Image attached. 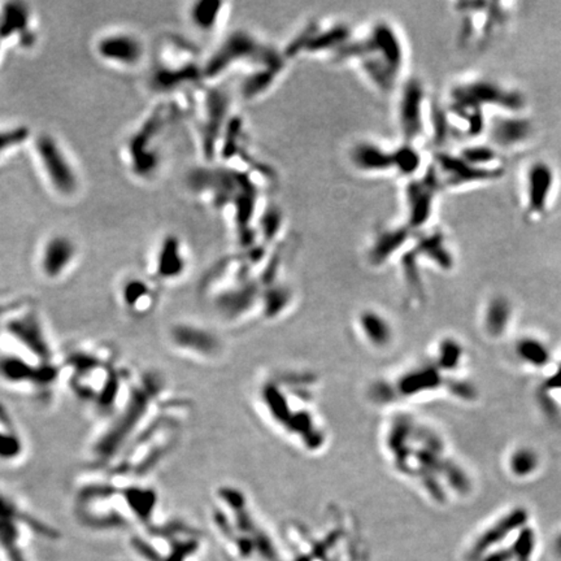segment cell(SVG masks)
<instances>
[{
  "label": "cell",
  "instance_id": "obj_1",
  "mask_svg": "<svg viewBox=\"0 0 561 561\" xmlns=\"http://www.w3.org/2000/svg\"><path fill=\"white\" fill-rule=\"evenodd\" d=\"M378 449L394 477L437 506L449 503L452 495L467 497L473 489L446 437L414 410L387 411L378 431Z\"/></svg>",
  "mask_w": 561,
  "mask_h": 561
},
{
  "label": "cell",
  "instance_id": "obj_2",
  "mask_svg": "<svg viewBox=\"0 0 561 561\" xmlns=\"http://www.w3.org/2000/svg\"><path fill=\"white\" fill-rule=\"evenodd\" d=\"M321 378L300 368H273L253 385V410L280 440L306 455L329 447L331 433L322 408Z\"/></svg>",
  "mask_w": 561,
  "mask_h": 561
},
{
  "label": "cell",
  "instance_id": "obj_3",
  "mask_svg": "<svg viewBox=\"0 0 561 561\" xmlns=\"http://www.w3.org/2000/svg\"><path fill=\"white\" fill-rule=\"evenodd\" d=\"M464 361L462 343L452 336L441 337L416 357L373 380L366 395L386 412L414 410V405L442 396L476 402L479 389L461 375Z\"/></svg>",
  "mask_w": 561,
  "mask_h": 561
},
{
  "label": "cell",
  "instance_id": "obj_4",
  "mask_svg": "<svg viewBox=\"0 0 561 561\" xmlns=\"http://www.w3.org/2000/svg\"><path fill=\"white\" fill-rule=\"evenodd\" d=\"M160 497L148 481L89 471L71 498L74 520L94 533L142 529L157 520Z\"/></svg>",
  "mask_w": 561,
  "mask_h": 561
},
{
  "label": "cell",
  "instance_id": "obj_5",
  "mask_svg": "<svg viewBox=\"0 0 561 561\" xmlns=\"http://www.w3.org/2000/svg\"><path fill=\"white\" fill-rule=\"evenodd\" d=\"M62 385L90 408L98 420L109 419L129 391L136 369L122 363L112 343H74L59 357Z\"/></svg>",
  "mask_w": 561,
  "mask_h": 561
},
{
  "label": "cell",
  "instance_id": "obj_6",
  "mask_svg": "<svg viewBox=\"0 0 561 561\" xmlns=\"http://www.w3.org/2000/svg\"><path fill=\"white\" fill-rule=\"evenodd\" d=\"M168 381L159 369L134 372L124 401L89 442L86 462L89 471L110 467L133 441L150 425L171 395Z\"/></svg>",
  "mask_w": 561,
  "mask_h": 561
},
{
  "label": "cell",
  "instance_id": "obj_7",
  "mask_svg": "<svg viewBox=\"0 0 561 561\" xmlns=\"http://www.w3.org/2000/svg\"><path fill=\"white\" fill-rule=\"evenodd\" d=\"M408 49L401 29L386 19L373 21L347 44L336 62L350 65L373 90L382 95L395 94L405 79Z\"/></svg>",
  "mask_w": 561,
  "mask_h": 561
},
{
  "label": "cell",
  "instance_id": "obj_8",
  "mask_svg": "<svg viewBox=\"0 0 561 561\" xmlns=\"http://www.w3.org/2000/svg\"><path fill=\"white\" fill-rule=\"evenodd\" d=\"M191 403L186 396L169 395L157 416L113 462L107 473L134 481H147L175 452L184 434Z\"/></svg>",
  "mask_w": 561,
  "mask_h": 561
},
{
  "label": "cell",
  "instance_id": "obj_9",
  "mask_svg": "<svg viewBox=\"0 0 561 561\" xmlns=\"http://www.w3.org/2000/svg\"><path fill=\"white\" fill-rule=\"evenodd\" d=\"M37 538L52 542L61 538V533L0 485V559L31 561L28 548Z\"/></svg>",
  "mask_w": 561,
  "mask_h": 561
},
{
  "label": "cell",
  "instance_id": "obj_10",
  "mask_svg": "<svg viewBox=\"0 0 561 561\" xmlns=\"http://www.w3.org/2000/svg\"><path fill=\"white\" fill-rule=\"evenodd\" d=\"M130 550L140 561H190L201 550L198 529L180 518L134 530Z\"/></svg>",
  "mask_w": 561,
  "mask_h": 561
},
{
  "label": "cell",
  "instance_id": "obj_11",
  "mask_svg": "<svg viewBox=\"0 0 561 561\" xmlns=\"http://www.w3.org/2000/svg\"><path fill=\"white\" fill-rule=\"evenodd\" d=\"M482 110L486 116L494 113L528 112L529 101L518 86L483 74H471L453 82L449 100Z\"/></svg>",
  "mask_w": 561,
  "mask_h": 561
},
{
  "label": "cell",
  "instance_id": "obj_12",
  "mask_svg": "<svg viewBox=\"0 0 561 561\" xmlns=\"http://www.w3.org/2000/svg\"><path fill=\"white\" fill-rule=\"evenodd\" d=\"M518 187L522 220L538 225L554 210L560 187L559 171L547 157H529L518 172Z\"/></svg>",
  "mask_w": 561,
  "mask_h": 561
},
{
  "label": "cell",
  "instance_id": "obj_13",
  "mask_svg": "<svg viewBox=\"0 0 561 561\" xmlns=\"http://www.w3.org/2000/svg\"><path fill=\"white\" fill-rule=\"evenodd\" d=\"M395 121L402 142L420 147L431 140L433 109L425 83L419 77H405L396 89Z\"/></svg>",
  "mask_w": 561,
  "mask_h": 561
},
{
  "label": "cell",
  "instance_id": "obj_14",
  "mask_svg": "<svg viewBox=\"0 0 561 561\" xmlns=\"http://www.w3.org/2000/svg\"><path fill=\"white\" fill-rule=\"evenodd\" d=\"M354 35V29L343 21L312 20L282 50L290 62L297 61L300 56H313L336 62Z\"/></svg>",
  "mask_w": 561,
  "mask_h": 561
},
{
  "label": "cell",
  "instance_id": "obj_15",
  "mask_svg": "<svg viewBox=\"0 0 561 561\" xmlns=\"http://www.w3.org/2000/svg\"><path fill=\"white\" fill-rule=\"evenodd\" d=\"M513 3H455L453 11L461 16L459 43L464 47L486 46L511 23Z\"/></svg>",
  "mask_w": 561,
  "mask_h": 561
},
{
  "label": "cell",
  "instance_id": "obj_16",
  "mask_svg": "<svg viewBox=\"0 0 561 561\" xmlns=\"http://www.w3.org/2000/svg\"><path fill=\"white\" fill-rule=\"evenodd\" d=\"M166 345L182 359L194 363H214L225 351V342L216 330L203 322L180 320L166 329Z\"/></svg>",
  "mask_w": 561,
  "mask_h": 561
},
{
  "label": "cell",
  "instance_id": "obj_17",
  "mask_svg": "<svg viewBox=\"0 0 561 561\" xmlns=\"http://www.w3.org/2000/svg\"><path fill=\"white\" fill-rule=\"evenodd\" d=\"M273 44L267 43L255 34L244 29H237L225 38L203 67V77L216 80L233 68H250L261 62L271 50Z\"/></svg>",
  "mask_w": 561,
  "mask_h": 561
},
{
  "label": "cell",
  "instance_id": "obj_18",
  "mask_svg": "<svg viewBox=\"0 0 561 561\" xmlns=\"http://www.w3.org/2000/svg\"><path fill=\"white\" fill-rule=\"evenodd\" d=\"M483 138L503 157H513L529 150L536 142L537 125L529 112L494 113L488 116Z\"/></svg>",
  "mask_w": 561,
  "mask_h": 561
},
{
  "label": "cell",
  "instance_id": "obj_19",
  "mask_svg": "<svg viewBox=\"0 0 561 561\" xmlns=\"http://www.w3.org/2000/svg\"><path fill=\"white\" fill-rule=\"evenodd\" d=\"M443 191L432 163L419 177L404 181L403 203L405 225L416 233L428 231L437 210L438 198Z\"/></svg>",
  "mask_w": 561,
  "mask_h": 561
},
{
  "label": "cell",
  "instance_id": "obj_20",
  "mask_svg": "<svg viewBox=\"0 0 561 561\" xmlns=\"http://www.w3.org/2000/svg\"><path fill=\"white\" fill-rule=\"evenodd\" d=\"M432 164L444 191H461L490 185L506 175L476 166L456 151L438 150Z\"/></svg>",
  "mask_w": 561,
  "mask_h": 561
},
{
  "label": "cell",
  "instance_id": "obj_21",
  "mask_svg": "<svg viewBox=\"0 0 561 561\" xmlns=\"http://www.w3.org/2000/svg\"><path fill=\"white\" fill-rule=\"evenodd\" d=\"M419 233L412 231L403 223L382 225L373 231L366 246L364 259L372 270H382L387 265L395 264L412 244Z\"/></svg>",
  "mask_w": 561,
  "mask_h": 561
},
{
  "label": "cell",
  "instance_id": "obj_22",
  "mask_svg": "<svg viewBox=\"0 0 561 561\" xmlns=\"http://www.w3.org/2000/svg\"><path fill=\"white\" fill-rule=\"evenodd\" d=\"M347 161L357 175L369 178L398 177L395 147H387L377 140L363 138L351 143Z\"/></svg>",
  "mask_w": 561,
  "mask_h": 561
},
{
  "label": "cell",
  "instance_id": "obj_23",
  "mask_svg": "<svg viewBox=\"0 0 561 561\" xmlns=\"http://www.w3.org/2000/svg\"><path fill=\"white\" fill-rule=\"evenodd\" d=\"M35 152L51 186L62 195L76 193L79 178L58 140L49 134H42L35 140Z\"/></svg>",
  "mask_w": 561,
  "mask_h": 561
},
{
  "label": "cell",
  "instance_id": "obj_24",
  "mask_svg": "<svg viewBox=\"0 0 561 561\" xmlns=\"http://www.w3.org/2000/svg\"><path fill=\"white\" fill-rule=\"evenodd\" d=\"M118 297L122 311L136 320L151 316L159 304L157 283L139 276L125 277L119 286Z\"/></svg>",
  "mask_w": 561,
  "mask_h": 561
},
{
  "label": "cell",
  "instance_id": "obj_25",
  "mask_svg": "<svg viewBox=\"0 0 561 561\" xmlns=\"http://www.w3.org/2000/svg\"><path fill=\"white\" fill-rule=\"evenodd\" d=\"M414 250L423 270L432 268L442 273H449L455 270L456 255L452 242L446 233L440 228L419 233L414 243Z\"/></svg>",
  "mask_w": 561,
  "mask_h": 561
},
{
  "label": "cell",
  "instance_id": "obj_26",
  "mask_svg": "<svg viewBox=\"0 0 561 561\" xmlns=\"http://www.w3.org/2000/svg\"><path fill=\"white\" fill-rule=\"evenodd\" d=\"M76 259V243L67 235H53L41 250L38 268L44 279L55 282L70 273Z\"/></svg>",
  "mask_w": 561,
  "mask_h": 561
},
{
  "label": "cell",
  "instance_id": "obj_27",
  "mask_svg": "<svg viewBox=\"0 0 561 561\" xmlns=\"http://www.w3.org/2000/svg\"><path fill=\"white\" fill-rule=\"evenodd\" d=\"M528 522H529V512L524 507H516L511 511L504 513L500 518L492 522L481 536L477 537L471 548V556L480 559L486 552L494 550L507 538H509V536H516L522 528L529 525Z\"/></svg>",
  "mask_w": 561,
  "mask_h": 561
},
{
  "label": "cell",
  "instance_id": "obj_28",
  "mask_svg": "<svg viewBox=\"0 0 561 561\" xmlns=\"http://www.w3.org/2000/svg\"><path fill=\"white\" fill-rule=\"evenodd\" d=\"M354 330L364 345L372 350H386L395 341V327L385 313L366 309L355 316Z\"/></svg>",
  "mask_w": 561,
  "mask_h": 561
},
{
  "label": "cell",
  "instance_id": "obj_29",
  "mask_svg": "<svg viewBox=\"0 0 561 561\" xmlns=\"http://www.w3.org/2000/svg\"><path fill=\"white\" fill-rule=\"evenodd\" d=\"M95 49L101 61L120 67H136L145 55L142 42L129 33L116 32L103 35Z\"/></svg>",
  "mask_w": 561,
  "mask_h": 561
},
{
  "label": "cell",
  "instance_id": "obj_30",
  "mask_svg": "<svg viewBox=\"0 0 561 561\" xmlns=\"http://www.w3.org/2000/svg\"><path fill=\"white\" fill-rule=\"evenodd\" d=\"M189 268L186 253L181 241L175 235H168L161 242L155 256L152 274L155 282H175L182 279Z\"/></svg>",
  "mask_w": 561,
  "mask_h": 561
},
{
  "label": "cell",
  "instance_id": "obj_31",
  "mask_svg": "<svg viewBox=\"0 0 561 561\" xmlns=\"http://www.w3.org/2000/svg\"><path fill=\"white\" fill-rule=\"evenodd\" d=\"M28 452L25 435L21 432L10 410L0 403V467H14Z\"/></svg>",
  "mask_w": 561,
  "mask_h": 561
},
{
  "label": "cell",
  "instance_id": "obj_32",
  "mask_svg": "<svg viewBox=\"0 0 561 561\" xmlns=\"http://www.w3.org/2000/svg\"><path fill=\"white\" fill-rule=\"evenodd\" d=\"M512 315L511 300L506 295H492L483 309L482 322L486 334L491 338L503 337L511 324Z\"/></svg>",
  "mask_w": 561,
  "mask_h": 561
},
{
  "label": "cell",
  "instance_id": "obj_33",
  "mask_svg": "<svg viewBox=\"0 0 561 561\" xmlns=\"http://www.w3.org/2000/svg\"><path fill=\"white\" fill-rule=\"evenodd\" d=\"M226 5V3L219 0H201L194 3L190 10L191 23L199 32H214L219 28Z\"/></svg>",
  "mask_w": 561,
  "mask_h": 561
},
{
  "label": "cell",
  "instance_id": "obj_34",
  "mask_svg": "<svg viewBox=\"0 0 561 561\" xmlns=\"http://www.w3.org/2000/svg\"><path fill=\"white\" fill-rule=\"evenodd\" d=\"M515 352L518 359L531 368H545L551 361L550 347L536 337H522L516 342Z\"/></svg>",
  "mask_w": 561,
  "mask_h": 561
},
{
  "label": "cell",
  "instance_id": "obj_35",
  "mask_svg": "<svg viewBox=\"0 0 561 561\" xmlns=\"http://www.w3.org/2000/svg\"><path fill=\"white\" fill-rule=\"evenodd\" d=\"M541 465L538 452L531 447H518L509 459V470L518 479H528L533 476Z\"/></svg>",
  "mask_w": 561,
  "mask_h": 561
},
{
  "label": "cell",
  "instance_id": "obj_36",
  "mask_svg": "<svg viewBox=\"0 0 561 561\" xmlns=\"http://www.w3.org/2000/svg\"><path fill=\"white\" fill-rule=\"evenodd\" d=\"M512 554L515 555L516 561H531L537 548V536L533 528L527 525L522 528L516 536H513V541L509 545Z\"/></svg>",
  "mask_w": 561,
  "mask_h": 561
},
{
  "label": "cell",
  "instance_id": "obj_37",
  "mask_svg": "<svg viewBox=\"0 0 561 561\" xmlns=\"http://www.w3.org/2000/svg\"><path fill=\"white\" fill-rule=\"evenodd\" d=\"M26 19H28V14L26 10H24L21 5H10V10L5 11V21H3L2 26H0V34L3 37L5 35L14 34L16 31H23L26 26Z\"/></svg>",
  "mask_w": 561,
  "mask_h": 561
},
{
  "label": "cell",
  "instance_id": "obj_38",
  "mask_svg": "<svg viewBox=\"0 0 561 561\" xmlns=\"http://www.w3.org/2000/svg\"><path fill=\"white\" fill-rule=\"evenodd\" d=\"M29 138V129L25 127L10 128L0 129V155L7 154L8 151L19 147Z\"/></svg>",
  "mask_w": 561,
  "mask_h": 561
},
{
  "label": "cell",
  "instance_id": "obj_39",
  "mask_svg": "<svg viewBox=\"0 0 561 561\" xmlns=\"http://www.w3.org/2000/svg\"><path fill=\"white\" fill-rule=\"evenodd\" d=\"M545 389L548 391H561V364L551 377L545 382Z\"/></svg>",
  "mask_w": 561,
  "mask_h": 561
},
{
  "label": "cell",
  "instance_id": "obj_40",
  "mask_svg": "<svg viewBox=\"0 0 561 561\" xmlns=\"http://www.w3.org/2000/svg\"><path fill=\"white\" fill-rule=\"evenodd\" d=\"M554 554L555 556L557 557V559L561 560V531L559 534H557L556 537H555Z\"/></svg>",
  "mask_w": 561,
  "mask_h": 561
},
{
  "label": "cell",
  "instance_id": "obj_41",
  "mask_svg": "<svg viewBox=\"0 0 561 561\" xmlns=\"http://www.w3.org/2000/svg\"><path fill=\"white\" fill-rule=\"evenodd\" d=\"M0 561H3L2 559H0Z\"/></svg>",
  "mask_w": 561,
  "mask_h": 561
}]
</instances>
